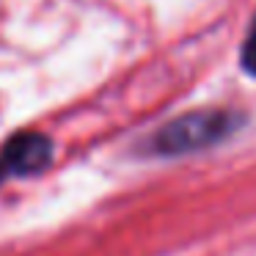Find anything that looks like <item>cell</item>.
<instances>
[{
    "mask_svg": "<svg viewBox=\"0 0 256 256\" xmlns=\"http://www.w3.org/2000/svg\"><path fill=\"white\" fill-rule=\"evenodd\" d=\"M3 176H6V168L0 166V182H3Z\"/></svg>",
    "mask_w": 256,
    "mask_h": 256,
    "instance_id": "cell-4",
    "label": "cell"
},
{
    "mask_svg": "<svg viewBox=\"0 0 256 256\" xmlns=\"http://www.w3.org/2000/svg\"><path fill=\"white\" fill-rule=\"evenodd\" d=\"M240 124H242V116L234 110H218V108L193 110L157 130L146 144V152L160 157H179L190 154V152H201L228 138Z\"/></svg>",
    "mask_w": 256,
    "mask_h": 256,
    "instance_id": "cell-1",
    "label": "cell"
},
{
    "mask_svg": "<svg viewBox=\"0 0 256 256\" xmlns=\"http://www.w3.org/2000/svg\"><path fill=\"white\" fill-rule=\"evenodd\" d=\"M52 162V140L42 132H17L3 144L0 166L14 176H34Z\"/></svg>",
    "mask_w": 256,
    "mask_h": 256,
    "instance_id": "cell-2",
    "label": "cell"
},
{
    "mask_svg": "<svg viewBox=\"0 0 256 256\" xmlns=\"http://www.w3.org/2000/svg\"><path fill=\"white\" fill-rule=\"evenodd\" d=\"M240 66H242L250 78H256V14H254V20H250V28H248V34H245V39H242Z\"/></svg>",
    "mask_w": 256,
    "mask_h": 256,
    "instance_id": "cell-3",
    "label": "cell"
}]
</instances>
